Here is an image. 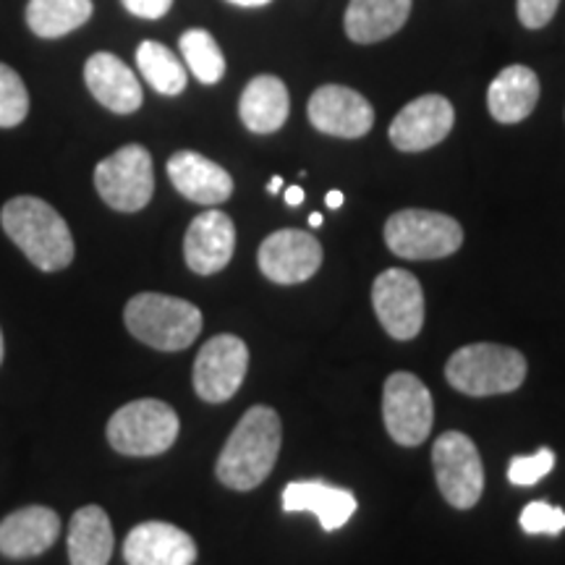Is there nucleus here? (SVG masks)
<instances>
[{"label": "nucleus", "instance_id": "nucleus-27", "mask_svg": "<svg viewBox=\"0 0 565 565\" xmlns=\"http://www.w3.org/2000/svg\"><path fill=\"white\" fill-rule=\"evenodd\" d=\"M183 63L202 84H217L225 76V55L207 30H189L179 40Z\"/></svg>", "mask_w": 565, "mask_h": 565}, {"label": "nucleus", "instance_id": "nucleus-5", "mask_svg": "<svg viewBox=\"0 0 565 565\" xmlns=\"http://www.w3.org/2000/svg\"><path fill=\"white\" fill-rule=\"evenodd\" d=\"M179 414L158 398L131 401L108 422V443L124 456H160L179 437Z\"/></svg>", "mask_w": 565, "mask_h": 565}, {"label": "nucleus", "instance_id": "nucleus-25", "mask_svg": "<svg viewBox=\"0 0 565 565\" xmlns=\"http://www.w3.org/2000/svg\"><path fill=\"white\" fill-rule=\"evenodd\" d=\"M92 0H30L26 24L42 40L71 34L92 19Z\"/></svg>", "mask_w": 565, "mask_h": 565}, {"label": "nucleus", "instance_id": "nucleus-35", "mask_svg": "<svg viewBox=\"0 0 565 565\" xmlns=\"http://www.w3.org/2000/svg\"><path fill=\"white\" fill-rule=\"evenodd\" d=\"M324 204H328L330 210H338L343 204V194L341 192H330L328 196H324Z\"/></svg>", "mask_w": 565, "mask_h": 565}, {"label": "nucleus", "instance_id": "nucleus-13", "mask_svg": "<svg viewBox=\"0 0 565 565\" xmlns=\"http://www.w3.org/2000/svg\"><path fill=\"white\" fill-rule=\"evenodd\" d=\"M309 121L317 131L341 139H359L372 131L374 108L356 89L324 84L309 97Z\"/></svg>", "mask_w": 565, "mask_h": 565}, {"label": "nucleus", "instance_id": "nucleus-36", "mask_svg": "<svg viewBox=\"0 0 565 565\" xmlns=\"http://www.w3.org/2000/svg\"><path fill=\"white\" fill-rule=\"evenodd\" d=\"M280 189H282V179H280V175H275V179H273L270 183H267V192H270V194H278Z\"/></svg>", "mask_w": 565, "mask_h": 565}, {"label": "nucleus", "instance_id": "nucleus-31", "mask_svg": "<svg viewBox=\"0 0 565 565\" xmlns=\"http://www.w3.org/2000/svg\"><path fill=\"white\" fill-rule=\"evenodd\" d=\"M561 0H519V21L526 30H542L553 21Z\"/></svg>", "mask_w": 565, "mask_h": 565}, {"label": "nucleus", "instance_id": "nucleus-33", "mask_svg": "<svg viewBox=\"0 0 565 565\" xmlns=\"http://www.w3.org/2000/svg\"><path fill=\"white\" fill-rule=\"evenodd\" d=\"M303 202V189L299 186H288L286 189V204H291V207H296V204Z\"/></svg>", "mask_w": 565, "mask_h": 565}, {"label": "nucleus", "instance_id": "nucleus-32", "mask_svg": "<svg viewBox=\"0 0 565 565\" xmlns=\"http://www.w3.org/2000/svg\"><path fill=\"white\" fill-rule=\"evenodd\" d=\"M121 3L131 17L154 21V19H162L168 11H171L173 0H121Z\"/></svg>", "mask_w": 565, "mask_h": 565}, {"label": "nucleus", "instance_id": "nucleus-23", "mask_svg": "<svg viewBox=\"0 0 565 565\" xmlns=\"http://www.w3.org/2000/svg\"><path fill=\"white\" fill-rule=\"evenodd\" d=\"M113 524L100 505H84L71 515L68 561L71 565H108L113 555Z\"/></svg>", "mask_w": 565, "mask_h": 565}, {"label": "nucleus", "instance_id": "nucleus-16", "mask_svg": "<svg viewBox=\"0 0 565 565\" xmlns=\"http://www.w3.org/2000/svg\"><path fill=\"white\" fill-rule=\"evenodd\" d=\"M236 249V228L221 210H207L196 215L183 238V257L189 270L196 275H215L231 263Z\"/></svg>", "mask_w": 565, "mask_h": 565}, {"label": "nucleus", "instance_id": "nucleus-11", "mask_svg": "<svg viewBox=\"0 0 565 565\" xmlns=\"http://www.w3.org/2000/svg\"><path fill=\"white\" fill-rule=\"evenodd\" d=\"M372 303L385 333L395 341H412L424 324V291L408 270L380 273L372 286Z\"/></svg>", "mask_w": 565, "mask_h": 565}, {"label": "nucleus", "instance_id": "nucleus-21", "mask_svg": "<svg viewBox=\"0 0 565 565\" xmlns=\"http://www.w3.org/2000/svg\"><path fill=\"white\" fill-rule=\"evenodd\" d=\"M536 103H540V76L519 63L500 71L487 92V105L498 124L524 121L532 116Z\"/></svg>", "mask_w": 565, "mask_h": 565}, {"label": "nucleus", "instance_id": "nucleus-6", "mask_svg": "<svg viewBox=\"0 0 565 565\" xmlns=\"http://www.w3.org/2000/svg\"><path fill=\"white\" fill-rule=\"evenodd\" d=\"M385 242L404 259H443L461 249L463 228L433 210H401L387 217Z\"/></svg>", "mask_w": 565, "mask_h": 565}, {"label": "nucleus", "instance_id": "nucleus-26", "mask_svg": "<svg viewBox=\"0 0 565 565\" xmlns=\"http://www.w3.org/2000/svg\"><path fill=\"white\" fill-rule=\"evenodd\" d=\"M137 66L147 84H150L154 92H160V95L175 97L186 89V66H183V63L173 55V51H168L162 42H141L137 47Z\"/></svg>", "mask_w": 565, "mask_h": 565}, {"label": "nucleus", "instance_id": "nucleus-8", "mask_svg": "<svg viewBox=\"0 0 565 565\" xmlns=\"http://www.w3.org/2000/svg\"><path fill=\"white\" fill-rule=\"evenodd\" d=\"M435 479L440 494L458 511H469L479 503L484 490L482 458L471 437L463 433H445L433 448Z\"/></svg>", "mask_w": 565, "mask_h": 565}, {"label": "nucleus", "instance_id": "nucleus-14", "mask_svg": "<svg viewBox=\"0 0 565 565\" xmlns=\"http://www.w3.org/2000/svg\"><path fill=\"white\" fill-rule=\"evenodd\" d=\"M456 124V110L443 95H424L406 105L391 124V141L401 152H424L440 145Z\"/></svg>", "mask_w": 565, "mask_h": 565}, {"label": "nucleus", "instance_id": "nucleus-22", "mask_svg": "<svg viewBox=\"0 0 565 565\" xmlns=\"http://www.w3.org/2000/svg\"><path fill=\"white\" fill-rule=\"evenodd\" d=\"M291 113V97L286 84L278 76L263 74L246 84L242 100H238V116L244 126L254 134H273L288 121Z\"/></svg>", "mask_w": 565, "mask_h": 565}, {"label": "nucleus", "instance_id": "nucleus-10", "mask_svg": "<svg viewBox=\"0 0 565 565\" xmlns=\"http://www.w3.org/2000/svg\"><path fill=\"white\" fill-rule=\"evenodd\" d=\"M249 370V349L236 335H215L194 362V391L207 404H225L242 387Z\"/></svg>", "mask_w": 565, "mask_h": 565}, {"label": "nucleus", "instance_id": "nucleus-15", "mask_svg": "<svg viewBox=\"0 0 565 565\" xmlns=\"http://www.w3.org/2000/svg\"><path fill=\"white\" fill-rule=\"evenodd\" d=\"M124 561L126 565H194L196 542L166 521H145L126 536Z\"/></svg>", "mask_w": 565, "mask_h": 565}, {"label": "nucleus", "instance_id": "nucleus-38", "mask_svg": "<svg viewBox=\"0 0 565 565\" xmlns=\"http://www.w3.org/2000/svg\"><path fill=\"white\" fill-rule=\"evenodd\" d=\"M0 362H3V333H0Z\"/></svg>", "mask_w": 565, "mask_h": 565}, {"label": "nucleus", "instance_id": "nucleus-19", "mask_svg": "<svg viewBox=\"0 0 565 565\" xmlns=\"http://www.w3.org/2000/svg\"><path fill=\"white\" fill-rule=\"evenodd\" d=\"M168 179L189 202L207 204V207L223 204L233 194L231 173L217 162L192 150L175 152L168 160Z\"/></svg>", "mask_w": 565, "mask_h": 565}, {"label": "nucleus", "instance_id": "nucleus-20", "mask_svg": "<svg viewBox=\"0 0 565 565\" xmlns=\"http://www.w3.org/2000/svg\"><path fill=\"white\" fill-rule=\"evenodd\" d=\"M282 511L286 513H312L324 532H335L356 513V498L343 487H333L320 479L291 482L282 490Z\"/></svg>", "mask_w": 565, "mask_h": 565}, {"label": "nucleus", "instance_id": "nucleus-37", "mask_svg": "<svg viewBox=\"0 0 565 565\" xmlns=\"http://www.w3.org/2000/svg\"><path fill=\"white\" fill-rule=\"evenodd\" d=\"M309 225H312V228H320V225H322L320 212H312V215H309Z\"/></svg>", "mask_w": 565, "mask_h": 565}, {"label": "nucleus", "instance_id": "nucleus-18", "mask_svg": "<svg viewBox=\"0 0 565 565\" xmlns=\"http://www.w3.org/2000/svg\"><path fill=\"white\" fill-rule=\"evenodd\" d=\"M84 82H87L92 97L118 116L137 113L145 100L137 74L113 53L92 55L84 66Z\"/></svg>", "mask_w": 565, "mask_h": 565}, {"label": "nucleus", "instance_id": "nucleus-12", "mask_svg": "<svg viewBox=\"0 0 565 565\" xmlns=\"http://www.w3.org/2000/svg\"><path fill=\"white\" fill-rule=\"evenodd\" d=\"M265 278L280 286L309 280L322 265V246L309 233L296 228L275 231L265 238L257 254Z\"/></svg>", "mask_w": 565, "mask_h": 565}, {"label": "nucleus", "instance_id": "nucleus-30", "mask_svg": "<svg viewBox=\"0 0 565 565\" xmlns=\"http://www.w3.org/2000/svg\"><path fill=\"white\" fill-rule=\"evenodd\" d=\"M521 529L526 534H547L557 536L565 529V511L557 505H550L545 500H534L521 511Z\"/></svg>", "mask_w": 565, "mask_h": 565}, {"label": "nucleus", "instance_id": "nucleus-24", "mask_svg": "<svg viewBox=\"0 0 565 565\" xmlns=\"http://www.w3.org/2000/svg\"><path fill=\"white\" fill-rule=\"evenodd\" d=\"M412 0H351L345 9V34L359 45L391 38L406 24Z\"/></svg>", "mask_w": 565, "mask_h": 565}, {"label": "nucleus", "instance_id": "nucleus-28", "mask_svg": "<svg viewBox=\"0 0 565 565\" xmlns=\"http://www.w3.org/2000/svg\"><path fill=\"white\" fill-rule=\"evenodd\" d=\"M30 113V92L21 76L6 63H0V129H13Z\"/></svg>", "mask_w": 565, "mask_h": 565}, {"label": "nucleus", "instance_id": "nucleus-34", "mask_svg": "<svg viewBox=\"0 0 565 565\" xmlns=\"http://www.w3.org/2000/svg\"><path fill=\"white\" fill-rule=\"evenodd\" d=\"M233 6H244V9H259V6H267L270 0H228Z\"/></svg>", "mask_w": 565, "mask_h": 565}, {"label": "nucleus", "instance_id": "nucleus-1", "mask_svg": "<svg viewBox=\"0 0 565 565\" xmlns=\"http://www.w3.org/2000/svg\"><path fill=\"white\" fill-rule=\"evenodd\" d=\"M280 419L270 406H254L236 424L215 463L225 487L249 492L270 477L280 454Z\"/></svg>", "mask_w": 565, "mask_h": 565}, {"label": "nucleus", "instance_id": "nucleus-9", "mask_svg": "<svg viewBox=\"0 0 565 565\" xmlns=\"http://www.w3.org/2000/svg\"><path fill=\"white\" fill-rule=\"evenodd\" d=\"M383 419L387 435L398 445H422L433 433V393L416 374L393 372L383 391Z\"/></svg>", "mask_w": 565, "mask_h": 565}, {"label": "nucleus", "instance_id": "nucleus-17", "mask_svg": "<svg viewBox=\"0 0 565 565\" xmlns=\"http://www.w3.org/2000/svg\"><path fill=\"white\" fill-rule=\"evenodd\" d=\"M61 536V519L53 508H19L0 521V555L11 561L47 553Z\"/></svg>", "mask_w": 565, "mask_h": 565}, {"label": "nucleus", "instance_id": "nucleus-7", "mask_svg": "<svg viewBox=\"0 0 565 565\" xmlns=\"http://www.w3.org/2000/svg\"><path fill=\"white\" fill-rule=\"evenodd\" d=\"M97 194L118 212H139L152 200L154 171L152 154L141 145H126L95 168Z\"/></svg>", "mask_w": 565, "mask_h": 565}, {"label": "nucleus", "instance_id": "nucleus-3", "mask_svg": "<svg viewBox=\"0 0 565 565\" xmlns=\"http://www.w3.org/2000/svg\"><path fill=\"white\" fill-rule=\"evenodd\" d=\"M445 380L458 393L475 395V398L513 393L526 380V359L511 345L471 343L448 359Z\"/></svg>", "mask_w": 565, "mask_h": 565}, {"label": "nucleus", "instance_id": "nucleus-29", "mask_svg": "<svg viewBox=\"0 0 565 565\" xmlns=\"http://www.w3.org/2000/svg\"><path fill=\"white\" fill-rule=\"evenodd\" d=\"M555 466V454L550 448H540L534 456H515L508 463V479L515 487H532L547 477Z\"/></svg>", "mask_w": 565, "mask_h": 565}, {"label": "nucleus", "instance_id": "nucleus-4", "mask_svg": "<svg viewBox=\"0 0 565 565\" xmlns=\"http://www.w3.org/2000/svg\"><path fill=\"white\" fill-rule=\"evenodd\" d=\"M124 320L137 341L158 351H183L202 333L200 309L166 294H137L126 303Z\"/></svg>", "mask_w": 565, "mask_h": 565}, {"label": "nucleus", "instance_id": "nucleus-2", "mask_svg": "<svg viewBox=\"0 0 565 565\" xmlns=\"http://www.w3.org/2000/svg\"><path fill=\"white\" fill-rule=\"evenodd\" d=\"M0 223L9 238L42 273H58L74 263V236L68 223L38 196H17L6 202Z\"/></svg>", "mask_w": 565, "mask_h": 565}]
</instances>
